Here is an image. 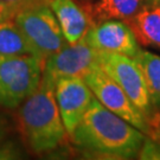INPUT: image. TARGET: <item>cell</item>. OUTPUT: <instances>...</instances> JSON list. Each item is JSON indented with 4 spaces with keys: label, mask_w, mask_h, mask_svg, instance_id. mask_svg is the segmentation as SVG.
Returning <instances> with one entry per match:
<instances>
[{
    "label": "cell",
    "mask_w": 160,
    "mask_h": 160,
    "mask_svg": "<svg viewBox=\"0 0 160 160\" xmlns=\"http://www.w3.org/2000/svg\"><path fill=\"white\" fill-rule=\"evenodd\" d=\"M98 65L125 90L148 122L149 137L160 141V113L152 104L140 69L132 57L116 52L98 51Z\"/></svg>",
    "instance_id": "3"
},
{
    "label": "cell",
    "mask_w": 160,
    "mask_h": 160,
    "mask_svg": "<svg viewBox=\"0 0 160 160\" xmlns=\"http://www.w3.org/2000/svg\"><path fill=\"white\" fill-rule=\"evenodd\" d=\"M132 58L142 74L152 104L158 108L160 107V56L140 49Z\"/></svg>",
    "instance_id": "14"
},
{
    "label": "cell",
    "mask_w": 160,
    "mask_h": 160,
    "mask_svg": "<svg viewBox=\"0 0 160 160\" xmlns=\"http://www.w3.org/2000/svg\"><path fill=\"white\" fill-rule=\"evenodd\" d=\"M18 125L24 140L36 153L58 147L67 129L59 114L55 89L40 81L36 92L22 103Z\"/></svg>",
    "instance_id": "2"
},
{
    "label": "cell",
    "mask_w": 160,
    "mask_h": 160,
    "mask_svg": "<svg viewBox=\"0 0 160 160\" xmlns=\"http://www.w3.org/2000/svg\"><path fill=\"white\" fill-rule=\"evenodd\" d=\"M5 1H7L8 4H12V5L16 6V7H18L19 10H22L24 7H26V6H29V5H32V4L39 1V0H5Z\"/></svg>",
    "instance_id": "17"
},
{
    "label": "cell",
    "mask_w": 160,
    "mask_h": 160,
    "mask_svg": "<svg viewBox=\"0 0 160 160\" xmlns=\"http://www.w3.org/2000/svg\"><path fill=\"white\" fill-rule=\"evenodd\" d=\"M83 39L97 51L116 52L134 57L140 50L131 28L122 20L109 19L94 24Z\"/></svg>",
    "instance_id": "8"
},
{
    "label": "cell",
    "mask_w": 160,
    "mask_h": 160,
    "mask_svg": "<svg viewBox=\"0 0 160 160\" xmlns=\"http://www.w3.org/2000/svg\"><path fill=\"white\" fill-rule=\"evenodd\" d=\"M125 23L139 44L160 49V5H143Z\"/></svg>",
    "instance_id": "10"
},
{
    "label": "cell",
    "mask_w": 160,
    "mask_h": 160,
    "mask_svg": "<svg viewBox=\"0 0 160 160\" xmlns=\"http://www.w3.org/2000/svg\"><path fill=\"white\" fill-rule=\"evenodd\" d=\"M44 64L29 69L0 90V104L6 108H16L36 92L42 80Z\"/></svg>",
    "instance_id": "11"
},
{
    "label": "cell",
    "mask_w": 160,
    "mask_h": 160,
    "mask_svg": "<svg viewBox=\"0 0 160 160\" xmlns=\"http://www.w3.org/2000/svg\"><path fill=\"white\" fill-rule=\"evenodd\" d=\"M92 95L112 113L129 122L132 126L141 131L143 134L151 133L148 122L143 114L132 102L125 90L106 74L100 65H96L83 77Z\"/></svg>",
    "instance_id": "6"
},
{
    "label": "cell",
    "mask_w": 160,
    "mask_h": 160,
    "mask_svg": "<svg viewBox=\"0 0 160 160\" xmlns=\"http://www.w3.org/2000/svg\"><path fill=\"white\" fill-rule=\"evenodd\" d=\"M55 97L67 133L71 137L89 108L94 95L82 77H70L56 83Z\"/></svg>",
    "instance_id": "7"
},
{
    "label": "cell",
    "mask_w": 160,
    "mask_h": 160,
    "mask_svg": "<svg viewBox=\"0 0 160 160\" xmlns=\"http://www.w3.org/2000/svg\"><path fill=\"white\" fill-rule=\"evenodd\" d=\"M18 11H19L18 7L8 4L5 0H0V23L14 19Z\"/></svg>",
    "instance_id": "16"
},
{
    "label": "cell",
    "mask_w": 160,
    "mask_h": 160,
    "mask_svg": "<svg viewBox=\"0 0 160 160\" xmlns=\"http://www.w3.org/2000/svg\"><path fill=\"white\" fill-rule=\"evenodd\" d=\"M33 55V50L18 24L11 19L0 23V57Z\"/></svg>",
    "instance_id": "13"
},
{
    "label": "cell",
    "mask_w": 160,
    "mask_h": 160,
    "mask_svg": "<svg viewBox=\"0 0 160 160\" xmlns=\"http://www.w3.org/2000/svg\"><path fill=\"white\" fill-rule=\"evenodd\" d=\"M57 18L68 43L82 39L94 25L88 6L81 7L74 0H46Z\"/></svg>",
    "instance_id": "9"
},
{
    "label": "cell",
    "mask_w": 160,
    "mask_h": 160,
    "mask_svg": "<svg viewBox=\"0 0 160 160\" xmlns=\"http://www.w3.org/2000/svg\"><path fill=\"white\" fill-rule=\"evenodd\" d=\"M38 64H44V61L36 55L0 57V90Z\"/></svg>",
    "instance_id": "15"
},
{
    "label": "cell",
    "mask_w": 160,
    "mask_h": 160,
    "mask_svg": "<svg viewBox=\"0 0 160 160\" xmlns=\"http://www.w3.org/2000/svg\"><path fill=\"white\" fill-rule=\"evenodd\" d=\"M96 65H98V51L82 38L76 43H68L46 58L40 81L55 89L58 81L70 77L83 78Z\"/></svg>",
    "instance_id": "5"
},
{
    "label": "cell",
    "mask_w": 160,
    "mask_h": 160,
    "mask_svg": "<svg viewBox=\"0 0 160 160\" xmlns=\"http://www.w3.org/2000/svg\"><path fill=\"white\" fill-rule=\"evenodd\" d=\"M14 22L28 38L33 55L43 61L68 44L57 18L46 0H39L19 10Z\"/></svg>",
    "instance_id": "4"
},
{
    "label": "cell",
    "mask_w": 160,
    "mask_h": 160,
    "mask_svg": "<svg viewBox=\"0 0 160 160\" xmlns=\"http://www.w3.org/2000/svg\"><path fill=\"white\" fill-rule=\"evenodd\" d=\"M145 5H160V0H143Z\"/></svg>",
    "instance_id": "19"
},
{
    "label": "cell",
    "mask_w": 160,
    "mask_h": 160,
    "mask_svg": "<svg viewBox=\"0 0 160 160\" xmlns=\"http://www.w3.org/2000/svg\"><path fill=\"white\" fill-rule=\"evenodd\" d=\"M143 0H98L89 8L94 23L118 19L127 22L137 13Z\"/></svg>",
    "instance_id": "12"
},
{
    "label": "cell",
    "mask_w": 160,
    "mask_h": 160,
    "mask_svg": "<svg viewBox=\"0 0 160 160\" xmlns=\"http://www.w3.org/2000/svg\"><path fill=\"white\" fill-rule=\"evenodd\" d=\"M4 134H5V126H4V121L0 119V142L4 138Z\"/></svg>",
    "instance_id": "18"
},
{
    "label": "cell",
    "mask_w": 160,
    "mask_h": 160,
    "mask_svg": "<svg viewBox=\"0 0 160 160\" xmlns=\"http://www.w3.org/2000/svg\"><path fill=\"white\" fill-rule=\"evenodd\" d=\"M71 138L80 149L107 159H132L145 141L142 132L108 110L95 96Z\"/></svg>",
    "instance_id": "1"
}]
</instances>
